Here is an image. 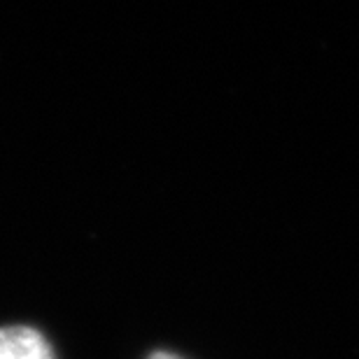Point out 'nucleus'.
<instances>
[{"label": "nucleus", "instance_id": "obj_2", "mask_svg": "<svg viewBox=\"0 0 359 359\" xmlns=\"http://www.w3.org/2000/svg\"><path fill=\"white\" fill-rule=\"evenodd\" d=\"M147 359H184V357H180L175 353H168V350H156V353H152Z\"/></svg>", "mask_w": 359, "mask_h": 359}, {"label": "nucleus", "instance_id": "obj_1", "mask_svg": "<svg viewBox=\"0 0 359 359\" xmlns=\"http://www.w3.org/2000/svg\"><path fill=\"white\" fill-rule=\"evenodd\" d=\"M0 359H56L52 343L26 325L0 327Z\"/></svg>", "mask_w": 359, "mask_h": 359}]
</instances>
